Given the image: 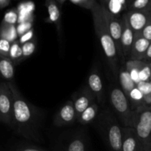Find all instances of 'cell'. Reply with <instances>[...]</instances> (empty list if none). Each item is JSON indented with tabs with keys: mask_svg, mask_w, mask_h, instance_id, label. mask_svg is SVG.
I'll return each instance as SVG.
<instances>
[{
	"mask_svg": "<svg viewBox=\"0 0 151 151\" xmlns=\"http://www.w3.org/2000/svg\"><path fill=\"white\" fill-rule=\"evenodd\" d=\"M13 94V129L27 139H40L38 133L39 116L37 109L28 102L12 81L9 82Z\"/></svg>",
	"mask_w": 151,
	"mask_h": 151,
	"instance_id": "1",
	"label": "cell"
},
{
	"mask_svg": "<svg viewBox=\"0 0 151 151\" xmlns=\"http://www.w3.org/2000/svg\"><path fill=\"white\" fill-rule=\"evenodd\" d=\"M91 13L97 36L101 44L102 49L107 59L111 70L113 72L114 76L116 78L119 77V72L118 69L119 54L116 44L110 34L106 24L103 14V5L97 2L91 9Z\"/></svg>",
	"mask_w": 151,
	"mask_h": 151,
	"instance_id": "2",
	"label": "cell"
},
{
	"mask_svg": "<svg viewBox=\"0 0 151 151\" xmlns=\"http://www.w3.org/2000/svg\"><path fill=\"white\" fill-rule=\"evenodd\" d=\"M97 127L111 151H122V128L109 110L103 111L97 116Z\"/></svg>",
	"mask_w": 151,
	"mask_h": 151,
	"instance_id": "3",
	"label": "cell"
},
{
	"mask_svg": "<svg viewBox=\"0 0 151 151\" xmlns=\"http://www.w3.org/2000/svg\"><path fill=\"white\" fill-rule=\"evenodd\" d=\"M133 128L145 151H151V107L147 105L134 110Z\"/></svg>",
	"mask_w": 151,
	"mask_h": 151,
	"instance_id": "4",
	"label": "cell"
},
{
	"mask_svg": "<svg viewBox=\"0 0 151 151\" xmlns=\"http://www.w3.org/2000/svg\"><path fill=\"white\" fill-rule=\"evenodd\" d=\"M111 106L124 127H133L134 111L131 103L122 89L119 87H112L109 93Z\"/></svg>",
	"mask_w": 151,
	"mask_h": 151,
	"instance_id": "5",
	"label": "cell"
},
{
	"mask_svg": "<svg viewBox=\"0 0 151 151\" xmlns=\"http://www.w3.org/2000/svg\"><path fill=\"white\" fill-rule=\"evenodd\" d=\"M0 119L13 128V94L9 82H1L0 84Z\"/></svg>",
	"mask_w": 151,
	"mask_h": 151,
	"instance_id": "6",
	"label": "cell"
},
{
	"mask_svg": "<svg viewBox=\"0 0 151 151\" xmlns=\"http://www.w3.org/2000/svg\"><path fill=\"white\" fill-rule=\"evenodd\" d=\"M103 10L109 30L116 44L119 57H122L123 55H122V48H121V39H122V20L118 19L116 16L112 14L104 5H103Z\"/></svg>",
	"mask_w": 151,
	"mask_h": 151,
	"instance_id": "7",
	"label": "cell"
},
{
	"mask_svg": "<svg viewBox=\"0 0 151 151\" xmlns=\"http://www.w3.org/2000/svg\"><path fill=\"white\" fill-rule=\"evenodd\" d=\"M125 16L135 35L141 33L151 21L150 12L147 10H129Z\"/></svg>",
	"mask_w": 151,
	"mask_h": 151,
	"instance_id": "8",
	"label": "cell"
},
{
	"mask_svg": "<svg viewBox=\"0 0 151 151\" xmlns=\"http://www.w3.org/2000/svg\"><path fill=\"white\" fill-rule=\"evenodd\" d=\"M72 100L78 118L87 108L89 107L92 103H95L96 97L91 92L89 87L85 86L78 92L74 94Z\"/></svg>",
	"mask_w": 151,
	"mask_h": 151,
	"instance_id": "9",
	"label": "cell"
},
{
	"mask_svg": "<svg viewBox=\"0 0 151 151\" xmlns=\"http://www.w3.org/2000/svg\"><path fill=\"white\" fill-rule=\"evenodd\" d=\"M78 120L76 111L72 100L66 102L56 114L54 119V125L57 127L71 125Z\"/></svg>",
	"mask_w": 151,
	"mask_h": 151,
	"instance_id": "10",
	"label": "cell"
},
{
	"mask_svg": "<svg viewBox=\"0 0 151 151\" xmlns=\"http://www.w3.org/2000/svg\"><path fill=\"white\" fill-rule=\"evenodd\" d=\"M142 148L135 128L133 127H123L122 151H141Z\"/></svg>",
	"mask_w": 151,
	"mask_h": 151,
	"instance_id": "11",
	"label": "cell"
},
{
	"mask_svg": "<svg viewBox=\"0 0 151 151\" xmlns=\"http://www.w3.org/2000/svg\"><path fill=\"white\" fill-rule=\"evenodd\" d=\"M122 35L121 48L123 56L129 58L135 39V34L130 27L125 14L122 16Z\"/></svg>",
	"mask_w": 151,
	"mask_h": 151,
	"instance_id": "12",
	"label": "cell"
},
{
	"mask_svg": "<svg viewBox=\"0 0 151 151\" xmlns=\"http://www.w3.org/2000/svg\"><path fill=\"white\" fill-rule=\"evenodd\" d=\"M150 43V41L145 38L141 35V33L135 35V39L133 44L131 55L129 56L130 60L144 61L146 52Z\"/></svg>",
	"mask_w": 151,
	"mask_h": 151,
	"instance_id": "13",
	"label": "cell"
},
{
	"mask_svg": "<svg viewBox=\"0 0 151 151\" xmlns=\"http://www.w3.org/2000/svg\"><path fill=\"white\" fill-rule=\"evenodd\" d=\"M88 86L95 96L99 103H104V88L101 76L96 69H93L88 79Z\"/></svg>",
	"mask_w": 151,
	"mask_h": 151,
	"instance_id": "14",
	"label": "cell"
},
{
	"mask_svg": "<svg viewBox=\"0 0 151 151\" xmlns=\"http://www.w3.org/2000/svg\"><path fill=\"white\" fill-rule=\"evenodd\" d=\"M56 0H46L45 5L49 13L48 22L55 24L58 33L61 34V13Z\"/></svg>",
	"mask_w": 151,
	"mask_h": 151,
	"instance_id": "15",
	"label": "cell"
},
{
	"mask_svg": "<svg viewBox=\"0 0 151 151\" xmlns=\"http://www.w3.org/2000/svg\"><path fill=\"white\" fill-rule=\"evenodd\" d=\"M118 78H119V83H120L121 88L124 91L125 95L128 97L129 95L130 92L135 87H137V84L131 79V76H130V74L128 73V72L127 71L125 67H122L119 69V77Z\"/></svg>",
	"mask_w": 151,
	"mask_h": 151,
	"instance_id": "16",
	"label": "cell"
},
{
	"mask_svg": "<svg viewBox=\"0 0 151 151\" xmlns=\"http://www.w3.org/2000/svg\"><path fill=\"white\" fill-rule=\"evenodd\" d=\"M0 72L4 79L10 82L14 76L13 62L9 58L0 55Z\"/></svg>",
	"mask_w": 151,
	"mask_h": 151,
	"instance_id": "17",
	"label": "cell"
},
{
	"mask_svg": "<svg viewBox=\"0 0 151 151\" xmlns=\"http://www.w3.org/2000/svg\"><path fill=\"white\" fill-rule=\"evenodd\" d=\"M99 111L98 105L95 103H92L89 107L87 108L81 116L78 118V121L83 125H88L92 122L97 118Z\"/></svg>",
	"mask_w": 151,
	"mask_h": 151,
	"instance_id": "18",
	"label": "cell"
},
{
	"mask_svg": "<svg viewBox=\"0 0 151 151\" xmlns=\"http://www.w3.org/2000/svg\"><path fill=\"white\" fill-rule=\"evenodd\" d=\"M144 62L145 61H141V60H134L129 59L127 60L126 64H125V68L128 73L130 74L131 79L137 85L140 82L139 72Z\"/></svg>",
	"mask_w": 151,
	"mask_h": 151,
	"instance_id": "19",
	"label": "cell"
},
{
	"mask_svg": "<svg viewBox=\"0 0 151 151\" xmlns=\"http://www.w3.org/2000/svg\"><path fill=\"white\" fill-rule=\"evenodd\" d=\"M18 36L19 34L17 32V27H16V25L7 24L4 22L1 23V38L7 40L10 43H13L17 41Z\"/></svg>",
	"mask_w": 151,
	"mask_h": 151,
	"instance_id": "20",
	"label": "cell"
},
{
	"mask_svg": "<svg viewBox=\"0 0 151 151\" xmlns=\"http://www.w3.org/2000/svg\"><path fill=\"white\" fill-rule=\"evenodd\" d=\"M128 98L131 103V108L134 111L138 109L139 107L146 105L144 94L137 87H135L130 92L129 95L128 96Z\"/></svg>",
	"mask_w": 151,
	"mask_h": 151,
	"instance_id": "21",
	"label": "cell"
},
{
	"mask_svg": "<svg viewBox=\"0 0 151 151\" xmlns=\"http://www.w3.org/2000/svg\"><path fill=\"white\" fill-rule=\"evenodd\" d=\"M9 58L14 63H19V62L24 60L22 46L19 43V41H18V40L12 43Z\"/></svg>",
	"mask_w": 151,
	"mask_h": 151,
	"instance_id": "22",
	"label": "cell"
},
{
	"mask_svg": "<svg viewBox=\"0 0 151 151\" xmlns=\"http://www.w3.org/2000/svg\"><path fill=\"white\" fill-rule=\"evenodd\" d=\"M64 151H86L85 140L81 137H74L68 143Z\"/></svg>",
	"mask_w": 151,
	"mask_h": 151,
	"instance_id": "23",
	"label": "cell"
},
{
	"mask_svg": "<svg viewBox=\"0 0 151 151\" xmlns=\"http://www.w3.org/2000/svg\"><path fill=\"white\" fill-rule=\"evenodd\" d=\"M22 52H23L24 59L27 58L30 55H32L35 52L36 48V41L35 39H32L28 42L22 45Z\"/></svg>",
	"mask_w": 151,
	"mask_h": 151,
	"instance_id": "24",
	"label": "cell"
},
{
	"mask_svg": "<svg viewBox=\"0 0 151 151\" xmlns=\"http://www.w3.org/2000/svg\"><path fill=\"white\" fill-rule=\"evenodd\" d=\"M151 0H134L129 4L130 10H147Z\"/></svg>",
	"mask_w": 151,
	"mask_h": 151,
	"instance_id": "25",
	"label": "cell"
},
{
	"mask_svg": "<svg viewBox=\"0 0 151 151\" xmlns=\"http://www.w3.org/2000/svg\"><path fill=\"white\" fill-rule=\"evenodd\" d=\"M18 19H19V16H18L17 11L15 9H12L5 13L2 22L7 24L16 25L18 22Z\"/></svg>",
	"mask_w": 151,
	"mask_h": 151,
	"instance_id": "26",
	"label": "cell"
},
{
	"mask_svg": "<svg viewBox=\"0 0 151 151\" xmlns=\"http://www.w3.org/2000/svg\"><path fill=\"white\" fill-rule=\"evenodd\" d=\"M151 78V68L147 62L145 61L140 69L139 79L143 82H150Z\"/></svg>",
	"mask_w": 151,
	"mask_h": 151,
	"instance_id": "27",
	"label": "cell"
},
{
	"mask_svg": "<svg viewBox=\"0 0 151 151\" xmlns=\"http://www.w3.org/2000/svg\"><path fill=\"white\" fill-rule=\"evenodd\" d=\"M11 44L10 41L6 39H0V55L9 58Z\"/></svg>",
	"mask_w": 151,
	"mask_h": 151,
	"instance_id": "28",
	"label": "cell"
},
{
	"mask_svg": "<svg viewBox=\"0 0 151 151\" xmlns=\"http://www.w3.org/2000/svg\"><path fill=\"white\" fill-rule=\"evenodd\" d=\"M69 1L80 7L91 10L97 3L96 0H69Z\"/></svg>",
	"mask_w": 151,
	"mask_h": 151,
	"instance_id": "29",
	"label": "cell"
},
{
	"mask_svg": "<svg viewBox=\"0 0 151 151\" xmlns=\"http://www.w3.org/2000/svg\"><path fill=\"white\" fill-rule=\"evenodd\" d=\"M32 28V24L30 22H24V23L19 24L17 26V32L19 36H22L27 32L30 30Z\"/></svg>",
	"mask_w": 151,
	"mask_h": 151,
	"instance_id": "30",
	"label": "cell"
},
{
	"mask_svg": "<svg viewBox=\"0 0 151 151\" xmlns=\"http://www.w3.org/2000/svg\"><path fill=\"white\" fill-rule=\"evenodd\" d=\"M34 36V29H31L30 30H29L28 32H27L26 33H24V35H22V36H20L19 38V43L20 44H24L25 43L28 42V41H31L32 40V38H33Z\"/></svg>",
	"mask_w": 151,
	"mask_h": 151,
	"instance_id": "31",
	"label": "cell"
},
{
	"mask_svg": "<svg viewBox=\"0 0 151 151\" xmlns=\"http://www.w3.org/2000/svg\"><path fill=\"white\" fill-rule=\"evenodd\" d=\"M141 35L144 37L145 38H146L147 40H148L149 41L151 42V21L147 24L145 26V27L143 29V30L142 31Z\"/></svg>",
	"mask_w": 151,
	"mask_h": 151,
	"instance_id": "32",
	"label": "cell"
},
{
	"mask_svg": "<svg viewBox=\"0 0 151 151\" xmlns=\"http://www.w3.org/2000/svg\"><path fill=\"white\" fill-rule=\"evenodd\" d=\"M16 151H47L45 150H43V149L37 148V147H22V148L19 149Z\"/></svg>",
	"mask_w": 151,
	"mask_h": 151,
	"instance_id": "33",
	"label": "cell"
},
{
	"mask_svg": "<svg viewBox=\"0 0 151 151\" xmlns=\"http://www.w3.org/2000/svg\"><path fill=\"white\" fill-rule=\"evenodd\" d=\"M144 61L147 62V61H151V43L149 46L148 49H147V52H146L145 54V60Z\"/></svg>",
	"mask_w": 151,
	"mask_h": 151,
	"instance_id": "34",
	"label": "cell"
},
{
	"mask_svg": "<svg viewBox=\"0 0 151 151\" xmlns=\"http://www.w3.org/2000/svg\"><path fill=\"white\" fill-rule=\"evenodd\" d=\"M10 0H0V7L1 9L4 8L10 4Z\"/></svg>",
	"mask_w": 151,
	"mask_h": 151,
	"instance_id": "35",
	"label": "cell"
},
{
	"mask_svg": "<svg viewBox=\"0 0 151 151\" xmlns=\"http://www.w3.org/2000/svg\"><path fill=\"white\" fill-rule=\"evenodd\" d=\"M110 1V0H101V4H103V5H104V6H106L107 5V4L108 3H109V1Z\"/></svg>",
	"mask_w": 151,
	"mask_h": 151,
	"instance_id": "36",
	"label": "cell"
},
{
	"mask_svg": "<svg viewBox=\"0 0 151 151\" xmlns=\"http://www.w3.org/2000/svg\"><path fill=\"white\" fill-rule=\"evenodd\" d=\"M56 1H57L60 4H63V3H64L66 0H56Z\"/></svg>",
	"mask_w": 151,
	"mask_h": 151,
	"instance_id": "37",
	"label": "cell"
},
{
	"mask_svg": "<svg viewBox=\"0 0 151 151\" xmlns=\"http://www.w3.org/2000/svg\"><path fill=\"white\" fill-rule=\"evenodd\" d=\"M147 11H150V10H151V1H150V4H149V6H148V7H147Z\"/></svg>",
	"mask_w": 151,
	"mask_h": 151,
	"instance_id": "38",
	"label": "cell"
},
{
	"mask_svg": "<svg viewBox=\"0 0 151 151\" xmlns=\"http://www.w3.org/2000/svg\"><path fill=\"white\" fill-rule=\"evenodd\" d=\"M133 1H134V0H128V3H129V4H130Z\"/></svg>",
	"mask_w": 151,
	"mask_h": 151,
	"instance_id": "39",
	"label": "cell"
},
{
	"mask_svg": "<svg viewBox=\"0 0 151 151\" xmlns=\"http://www.w3.org/2000/svg\"><path fill=\"white\" fill-rule=\"evenodd\" d=\"M149 65H150V68H151V61L150 62V63H149Z\"/></svg>",
	"mask_w": 151,
	"mask_h": 151,
	"instance_id": "40",
	"label": "cell"
},
{
	"mask_svg": "<svg viewBox=\"0 0 151 151\" xmlns=\"http://www.w3.org/2000/svg\"><path fill=\"white\" fill-rule=\"evenodd\" d=\"M141 151H145V150H144V148H142V150H141Z\"/></svg>",
	"mask_w": 151,
	"mask_h": 151,
	"instance_id": "41",
	"label": "cell"
},
{
	"mask_svg": "<svg viewBox=\"0 0 151 151\" xmlns=\"http://www.w3.org/2000/svg\"><path fill=\"white\" fill-rule=\"evenodd\" d=\"M149 12H150V16H151V10H150V11H149Z\"/></svg>",
	"mask_w": 151,
	"mask_h": 151,
	"instance_id": "42",
	"label": "cell"
},
{
	"mask_svg": "<svg viewBox=\"0 0 151 151\" xmlns=\"http://www.w3.org/2000/svg\"><path fill=\"white\" fill-rule=\"evenodd\" d=\"M150 81H151V78H150Z\"/></svg>",
	"mask_w": 151,
	"mask_h": 151,
	"instance_id": "43",
	"label": "cell"
},
{
	"mask_svg": "<svg viewBox=\"0 0 151 151\" xmlns=\"http://www.w3.org/2000/svg\"><path fill=\"white\" fill-rule=\"evenodd\" d=\"M150 106H151V104H150ZM150 107H151V106H150Z\"/></svg>",
	"mask_w": 151,
	"mask_h": 151,
	"instance_id": "44",
	"label": "cell"
}]
</instances>
